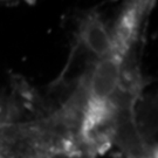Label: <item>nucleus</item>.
Returning <instances> with one entry per match:
<instances>
[{"mask_svg":"<svg viewBox=\"0 0 158 158\" xmlns=\"http://www.w3.org/2000/svg\"><path fill=\"white\" fill-rule=\"evenodd\" d=\"M79 39L81 44L98 59L111 54V35L97 13H89L82 20L79 28Z\"/></svg>","mask_w":158,"mask_h":158,"instance_id":"3","label":"nucleus"},{"mask_svg":"<svg viewBox=\"0 0 158 158\" xmlns=\"http://www.w3.org/2000/svg\"><path fill=\"white\" fill-rule=\"evenodd\" d=\"M12 116V108L4 98L0 97V125L6 124Z\"/></svg>","mask_w":158,"mask_h":158,"instance_id":"4","label":"nucleus"},{"mask_svg":"<svg viewBox=\"0 0 158 158\" xmlns=\"http://www.w3.org/2000/svg\"><path fill=\"white\" fill-rule=\"evenodd\" d=\"M148 6V2H135L125 8L118 19L114 33L110 34L113 41L111 54L124 60L136 41Z\"/></svg>","mask_w":158,"mask_h":158,"instance_id":"2","label":"nucleus"},{"mask_svg":"<svg viewBox=\"0 0 158 158\" xmlns=\"http://www.w3.org/2000/svg\"><path fill=\"white\" fill-rule=\"evenodd\" d=\"M0 158H4V157H2V156H0Z\"/></svg>","mask_w":158,"mask_h":158,"instance_id":"6","label":"nucleus"},{"mask_svg":"<svg viewBox=\"0 0 158 158\" xmlns=\"http://www.w3.org/2000/svg\"><path fill=\"white\" fill-rule=\"evenodd\" d=\"M123 62V59L114 54L97 61L88 80L87 106L100 107L114 101L122 80Z\"/></svg>","mask_w":158,"mask_h":158,"instance_id":"1","label":"nucleus"},{"mask_svg":"<svg viewBox=\"0 0 158 158\" xmlns=\"http://www.w3.org/2000/svg\"><path fill=\"white\" fill-rule=\"evenodd\" d=\"M143 158H157V155H156V153H155V155L151 153V155H148V156H145V157H143Z\"/></svg>","mask_w":158,"mask_h":158,"instance_id":"5","label":"nucleus"}]
</instances>
